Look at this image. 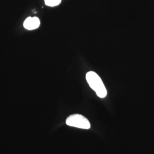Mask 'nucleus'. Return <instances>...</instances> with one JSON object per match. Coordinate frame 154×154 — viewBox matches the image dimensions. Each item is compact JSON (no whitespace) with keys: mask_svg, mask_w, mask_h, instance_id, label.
Instances as JSON below:
<instances>
[{"mask_svg":"<svg viewBox=\"0 0 154 154\" xmlns=\"http://www.w3.org/2000/svg\"><path fill=\"white\" fill-rule=\"evenodd\" d=\"M66 123L69 126L82 129H89L91 127L88 119L80 114H74L66 119Z\"/></svg>","mask_w":154,"mask_h":154,"instance_id":"nucleus-2","label":"nucleus"},{"mask_svg":"<svg viewBox=\"0 0 154 154\" xmlns=\"http://www.w3.org/2000/svg\"><path fill=\"white\" fill-rule=\"evenodd\" d=\"M40 25V20L36 17H29L23 22V27L29 30H34Z\"/></svg>","mask_w":154,"mask_h":154,"instance_id":"nucleus-3","label":"nucleus"},{"mask_svg":"<svg viewBox=\"0 0 154 154\" xmlns=\"http://www.w3.org/2000/svg\"><path fill=\"white\" fill-rule=\"evenodd\" d=\"M86 81L90 87L96 93L98 97L104 98L107 95V90L99 75L95 72H89L86 75Z\"/></svg>","mask_w":154,"mask_h":154,"instance_id":"nucleus-1","label":"nucleus"},{"mask_svg":"<svg viewBox=\"0 0 154 154\" xmlns=\"http://www.w3.org/2000/svg\"><path fill=\"white\" fill-rule=\"evenodd\" d=\"M45 4L48 6L54 7L60 5L62 0H44Z\"/></svg>","mask_w":154,"mask_h":154,"instance_id":"nucleus-4","label":"nucleus"}]
</instances>
